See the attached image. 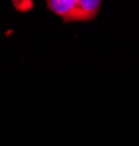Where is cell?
Here are the masks:
<instances>
[{
    "instance_id": "obj_1",
    "label": "cell",
    "mask_w": 139,
    "mask_h": 146,
    "mask_svg": "<svg viewBox=\"0 0 139 146\" xmlns=\"http://www.w3.org/2000/svg\"><path fill=\"white\" fill-rule=\"evenodd\" d=\"M103 0H78L70 22H86L97 18Z\"/></svg>"
},
{
    "instance_id": "obj_2",
    "label": "cell",
    "mask_w": 139,
    "mask_h": 146,
    "mask_svg": "<svg viewBox=\"0 0 139 146\" xmlns=\"http://www.w3.org/2000/svg\"><path fill=\"white\" fill-rule=\"evenodd\" d=\"M47 7L65 22H70L78 0H45Z\"/></svg>"
}]
</instances>
